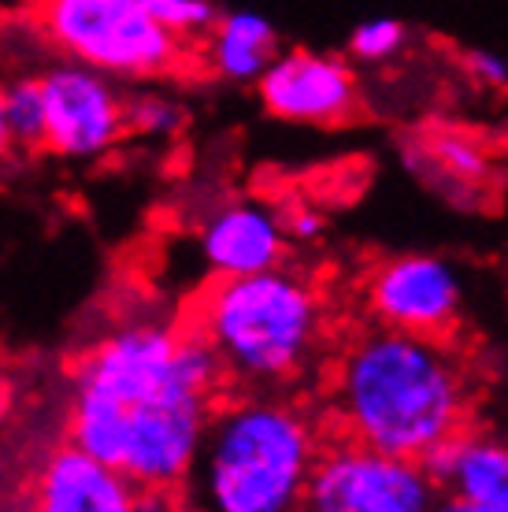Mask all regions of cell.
<instances>
[{
    "label": "cell",
    "mask_w": 508,
    "mask_h": 512,
    "mask_svg": "<svg viewBox=\"0 0 508 512\" xmlns=\"http://www.w3.org/2000/svg\"><path fill=\"white\" fill-rule=\"evenodd\" d=\"M223 390V364L193 327L127 320L78 360L71 446L138 490H178Z\"/></svg>",
    "instance_id": "obj_1"
},
{
    "label": "cell",
    "mask_w": 508,
    "mask_h": 512,
    "mask_svg": "<svg viewBox=\"0 0 508 512\" xmlns=\"http://www.w3.org/2000/svg\"><path fill=\"white\" fill-rule=\"evenodd\" d=\"M468 360L449 338L356 327L327 368V416L342 438L427 461L471 420Z\"/></svg>",
    "instance_id": "obj_2"
},
{
    "label": "cell",
    "mask_w": 508,
    "mask_h": 512,
    "mask_svg": "<svg viewBox=\"0 0 508 512\" xmlns=\"http://www.w3.org/2000/svg\"><path fill=\"white\" fill-rule=\"evenodd\" d=\"M327 446L323 423L286 390H245L219 401L186 475L193 512H301Z\"/></svg>",
    "instance_id": "obj_3"
},
{
    "label": "cell",
    "mask_w": 508,
    "mask_h": 512,
    "mask_svg": "<svg viewBox=\"0 0 508 512\" xmlns=\"http://www.w3.org/2000/svg\"><path fill=\"white\" fill-rule=\"evenodd\" d=\"M193 331L216 353L227 383L286 390L327 357L331 305L312 275L282 264L212 282L197 301Z\"/></svg>",
    "instance_id": "obj_4"
},
{
    "label": "cell",
    "mask_w": 508,
    "mask_h": 512,
    "mask_svg": "<svg viewBox=\"0 0 508 512\" xmlns=\"http://www.w3.org/2000/svg\"><path fill=\"white\" fill-rule=\"evenodd\" d=\"M38 23L64 60L115 82L171 75L182 60V41L167 34L138 0H41Z\"/></svg>",
    "instance_id": "obj_5"
},
{
    "label": "cell",
    "mask_w": 508,
    "mask_h": 512,
    "mask_svg": "<svg viewBox=\"0 0 508 512\" xmlns=\"http://www.w3.org/2000/svg\"><path fill=\"white\" fill-rule=\"evenodd\" d=\"M438 501V483L423 461L338 435L319 453L301 512H431Z\"/></svg>",
    "instance_id": "obj_6"
},
{
    "label": "cell",
    "mask_w": 508,
    "mask_h": 512,
    "mask_svg": "<svg viewBox=\"0 0 508 512\" xmlns=\"http://www.w3.org/2000/svg\"><path fill=\"white\" fill-rule=\"evenodd\" d=\"M360 305L368 323L449 338L464 316V275L442 253L382 256L360 282Z\"/></svg>",
    "instance_id": "obj_7"
},
{
    "label": "cell",
    "mask_w": 508,
    "mask_h": 512,
    "mask_svg": "<svg viewBox=\"0 0 508 512\" xmlns=\"http://www.w3.org/2000/svg\"><path fill=\"white\" fill-rule=\"evenodd\" d=\"M45 97V149L71 164L108 156L127 138V93L82 64H52L38 75Z\"/></svg>",
    "instance_id": "obj_8"
},
{
    "label": "cell",
    "mask_w": 508,
    "mask_h": 512,
    "mask_svg": "<svg viewBox=\"0 0 508 512\" xmlns=\"http://www.w3.org/2000/svg\"><path fill=\"white\" fill-rule=\"evenodd\" d=\"M256 93L267 116L297 127H334L353 116L356 71L331 52L290 49L275 52L267 71L256 78Z\"/></svg>",
    "instance_id": "obj_9"
},
{
    "label": "cell",
    "mask_w": 508,
    "mask_h": 512,
    "mask_svg": "<svg viewBox=\"0 0 508 512\" xmlns=\"http://www.w3.org/2000/svg\"><path fill=\"white\" fill-rule=\"evenodd\" d=\"M197 256L212 279H242L282 268L290 260L282 212L256 197L219 201L197 223Z\"/></svg>",
    "instance_id": "obj_10"
},
{
    "label": "cell",
    "mask_w": 508,
    "mask_h": 512,
    "mask_svg": "<svg viewBox=\"0 0 508 512\" xmlns=\"http://www.w3.org/2000/svg\"><path fill=\"white\" fill-rule=\"evenodd\" d=\"M423 464L438 494L464 512H508V435L464 427Z\"/></svg>",
    "instance_id": "obj_11"
},
{
    "label": "cell",
    "mask_w": 508,
    "mask_h": 512,
    "mask_svg": "<svg viewBox=\"0 0 508 512\" xmlns=\"http://www.w3.org/2000/svg\"><path fill=\"white\" fill-rule=\"evenodd\" d=\"M134 494L127 475L67 442L41 464L34 512H134Z\"/></svg>",
    "instance_id": "obj_12"
},
{
    "label": "cell",
    "mask_w": 508,
    "mask_h": 512,
    "mask_svg": "<svg viewBox=\"0 0 508 512\" xmlns=\"http://www.w3.org/2000/svg\"><path fill=\"white\" fill-rule=\"evenodd\" d=\"M204 38V60L212 75L234 86H256L279 52V34L260 12H219Z\"/></svg>",
    "instance_id": "obj_13"
},
{
    "label": "cell",
    "mask_w": 508,
    "mask_h": 512,
    "mask_svg": "<svg viewBox=\"0 0 508 512\" xmlns=\"http://www.w3.org/2000/svg\"><path fill=\"white\" fill-rule=\"evenodd\" d=\"M0 112L12 138V149L45 145V97L38 78H12L0 86Z\"/></svg>",
    "instance_id": "obj_14"
},
{
    "label": "cell",
    "mask_w": 508,
    "mask_h": 512,
    "mask_svg": "<svg viewBox=\"0 0 508 512\" xmlns=\"http://www.w3.org/2000/svg\"><path fill=\"white\" fill-rule=\"evenodd\" d=\"M186 127V108L164 90H138L127 97V134L145 141H171Z\"/></svg>",
    "instance_id": "obj_15"
},
{
    "label": "cell",
    "mask_w": 508,
    "mask_h": 512,
    "mask_svg": "<svg viewBox=\"0 0 508 512\" xmlns=\"http://www.w3.org/2000/svg\"><path fill=\"white\" fill-rule=\"evenodd\" d=\"M431 164L457 182H475L486 175L483 145L464 130H438L431 138Z\"/></svg>",
    "instance_id": "obj_16"
},
{
    "label": "cell",
    "mask_w": 508,
    "mask_h": 512,
    "mask_svg": "<svg viewBox=\"0 0 508 512\" xmlns=\"http://www.w3.org/2000/svg\"><path fill=\"white\" fill-rule=\"evenodd\" d=\"M138 4L164 26L167 34H175L178 41L208 34L219 15L212 0H138Z\"/></svg>",
    "instance_id": "obj_17"
},
{
    "label": "cell",
    "mask_w": 508,
    "mask_h": 512,
    "mask_svg": "<svg viewBox=\"0 0 508 512\" xmlns=\"http://www.w3.org/2000/svg\"><path fill=\"white\" fill-rule=\"evenodd\" d=\"M408 45V30L405 23H397V19H368V23H360L349 34V52H353V60L360 64H390L397 60Z\"/></svg>",
    "instance_id": "obj_18"
},
{
    "label": "cell",
    "mask_w": 508,
    "mask_h": 512,
    "mask_svg": "<svg viewBox=\"0 0 508 512\" xmlns=\"http://www.w3.org/2000/svg\"><path fill=\"white\" fill-rule=\"evenodd\" d=\"M282 212V223H286V234H290V245H312L323 238V227H327V219L323 212L312 205H286L279 208Z\"/></svg>",
    "instance_id": "obj_19"
},
{
    "label": "cell",
    "mask_w": 508,
    "mask_h": 512,
    "mask_svg": "<svg viewBox=\"0 0 508 512\" xmlns=\"http://www.w3.org/2000/svg\"><path fill=\"white\" fill-rule=\"evenodd\" d=\"M464 67H468V75L486 86V90H508V60L501 52H490V49H471L464 56Z\"/></svg>",
    "instance_id": "obj_20"
},
{
    "label": "cell",
    "mask_w": 508,
    "mask_h": 512,
    "mask_svg": "<svg viewBox=\"0 0 508 512\" xmlns=\"http://www.w3.org/2000/svg\"><path fill=\"white\" fill-rule=\"evenodd\" d=\"M134 512H186L178 501V490H138Z\"/></svg>",
    "instance_id": "obj_21"
},
{
    "label": "cell",
    "mask_w": 508,
    "mask_h": 512,
    "mask_svg": "<svg viewBox=\"0 0 508 512\" xmlns=\"http://www.w3.org/2000/svg\"><path fill=\"white\" fill-rule=\"evenodd\" d=\"M12 153V138H8V127H4V112H0V160Z\"/></svg>",
    "instance_id": "obj_22"
},
{
    "label": "cell",
    "mask_w": 508,
    "mask_h": 512,
    "mask_svg": "<svg viewBox=\"0 0 508 512\" xmlns=\"http://www.w3.org/2000/svg\"><path fill=\"white\" fill-rule=\"evenodd\" d=\"M431 512H464V509H460V505H453V501H445V498H442Z\"/></svg>",
    "instance_id": "obj_23"
}]
</instances>
